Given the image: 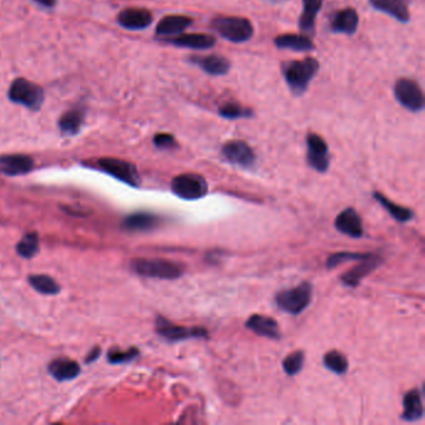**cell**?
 Segmentation results:
<instances>
[{
  "label": "cell",
  "instance_id": "1",
  "mask_svg": "<svg viewBox=\"0 0 425 425\" xmlns=\"http://www.w3.org/2000/svg\"><path fill=\"white\" fill-rule=\"evenodd\" d=\"M130 267L139 276L159 279H177L185 273V266L170 259H135Z\"/></svg>",
  "mask_w": 425,
  "mask_h": 425
},
{
  "label": "cell",
  "instance_id": "2",
  "mask_svg": "<svg viewBox=\"0 0 425 425\" xmlns=\"http://www.w3.org/2000/svg\"><path fill=\"white\" fill-rule=\"evenodd\" d=\"M320 69V62L313 58L303 60H292L284 65V76L290 92L295 95H302L309 83L315 78Z\"/></svg>",
  "mask_w": 425,
  "mask_h": 425
},
{
  "label": "cell",
  "instance_id": "3",
  "mask_svg": "<svg viewBox=\"0 0 425 425\" xmlns=\"http://www.w3.org/2000/svg\"><path fill=\"white\" fill-rule=\"evenodd\" d=\"M313 296V286L309 282H302L293 288L278 292L275 301L278 309L286 313L298 315L307 309Z\"/></svg>",
  "mask_w": 425,
  "mask_h": 425
},
{
  "label": "cell",
  "instance_id": "4",
  "mask_svg": "<svg viewBox=\"0 0 425 425\" xmlns=\"http://www.w3.org/2000/svg\"><path fill=\"white\" fill-rule=\"evenodd\" d=\"M214 31L232 43H245L253 35V25L248 19L217 17L212 20Z\"/></svg>",
  "mask_w": 425,
  "mask_h": 425
},
{
  "label": "cell",
  "instance_id": "5",
  "mask_svg": "<svg viewBox=\"0 0 425 425\" xmlns=\"http://www.w3.org/2000/svg\"><path fill=\"white\" fill-rule=\"evenodd\" d=\"M155 331L168 343H177L187 339L207 338L209 331L204 327H184L175 324L162 315L156 317Z\"/></svg>",
  "mask_w": 425,
  "mask_h": 425
},
{
  "label": "cell",
  "instance_id": "6",
  "mask_svg": "<svg viewBox=\"0 0 425 425\" xmlns=\"http://www.w3.org/2000/svg\"><path fill=\"white\" fill-rule=\"evenodd\" d=\"M9 99L15 104L37 111L43 105V89L31 81L17 79L9 89Z\"/></svg>",
  "mask_w": 425,
  "mask_h": 425
},
{
  "label": "cell",
  "instance_id": "7",
  "mask_svg": "<svg viewBox=\"0 0 425 425\" xmlns=\"http://www.w3.org/2000/svg\"><path fill=\"white\" fill-rule=\"evenodd\" d=\"M171 190L177 198L186 201H195L206 196L209 186L202 176L195 173H184L173 180Z\"/></svg>",
  "mask_w": 425,
  "mask_h": 425
},
{
  "label": "cell",
  "instance_id": "8",
  "mask_svg": "<svg viewBox=\"0 0 425 425\" xmlns=\"http://www.w3.org/2000/svg\"><path fill=\"white\" fill-rule=\"evenodd\" d=\"M98 166L101 171L109 173L112 177L121 181L126 185L139 187L141 185V179L134 164L125 160L106 157L98 161Z\"/></svg>",
  "mask_w": 425,
  "mask_h": 425
},
{
  "label": "cell",
  "instance_id": "9",
  "mask_svg": "<svg viewBox=\"0 0 425 425\" xmlns=\"http://www.w3.org/2000/svg\"><path fill=\"white\" fill-rule=\"evenodd\" d=\"M394 96L401 106L412 112L424 109V95L417 81L399 79L395 84Z\"/></svg>",
  "mask_w": 425,
  "mask_h": 425
},
{
  "label": "cell",
  "instance_id": "10",
  "mask_svg": "<svg viewBox=\"0 0 425 425\" xmlns=\"http://www.w3.org/2000/svg\"><path fill=\"white\" fill-rule=\"evenodd\" d=\"M307 162L309 166L317 173H324L328 171L331 156L327 142L317 134L307 136Z\"/></svg>",
  "mask_w": 425,
  "mask_h": 425
},
{
  "label": "cell",
  "instance_id": "11",
  "mask_svg": "<svg viewBox=\"0 0 425 425\" xmlns=\"http://www.w3.org/2000/svg\"><path fill=\"white\" fill-rule=\"evenodd\" d=\"M221 154L225 160L236 166L248 168L252 167L256 162V155L252 148L247 142L241 140L226 142L222 146Z\"/></svg>",
  "mask_w": 425,
  "mask_h": 425
},
{
  "label": "cell",
  "instance_id": "12",
  "mask_svg": "<svg viewBox=\"0 0 425 425\" xmlns=\"http://www.w3.org/2000/svg\"><path fill=\"white\" fill-rule=\"evenodd\" d=\"M383 259L376 256V253H370L367 259L359 261V265L354 266L349 271L340 276V282L347 287H357L363 278L367 277L372 272L376 271L382 265Z\"/></svg>",
  "mask_w": 425,
  "mask_h": 425
},
{
  "label": "cell",
  "instance_id": "13",
  "mask_svg": "<svg viewBox=\"0 0 425 425\" xmlns=\"http://www.w3.org/2000/svg\"><path fill=\"white\" fill-rule=\"evenodd\" d=\"M334 226L340 234L349 236L352 238H361L364 234L362 218L357 211L352 207L345 209L337 216Z\"/></svg>",
  "mask_w": 425,
  "mask_h": 425
},
{
  "label": "cell",
  "instance_id": "14",
  "mask_svg": "<svg viewBox=\"0 0 425 425\" xmlns=\"http://www.w3.org/2000/svg\"><path fill=\"white\" fill-rule=\"evenodd\" d=\"M34 160L28 155H3L0 156V173L6 176H19L31 173Z\"/></svg>",
  "mask_w": 425,
  "mask_h": 425
},
{
  "label": "cell",
  "instance_id": "15",
  "mask_svg": "<svg viewBox=\"0 0 425 425\" xmlns=\"http://www.w3.org/2000/svg\"><path fill=\"white\" fill-rule=\"evenodd\" d=\"M119 24L129 31H142L153 23V14L146 9L130 8L125 9L117 17Z\"/></svg>",
  "mask_w": 425,
  "mask_h": 425
},
{
  "label": "cell",
  "instance_id": "16",
  "mask_svg": "<svg viewBox=\"0 0 425 425\" xmlns=\"http://www.w3.org/2000/svg\"><path fill=\"white\" fill-rule=\"evenodd\" d=\"M161 218L151 212H136L125 217L123 228L129 232H148L159 227Z\"/></svg>",
  "mask_w": 425,
  "mask_h": 425
},
{
  "label": "cell",
  "instance_id": "17",
  "mask_svg": "<svg viewBox=\"0 0 425 425\" xmlns=\"http://www.w3.org/2000/svg\"><path fill=\"white\" fill-rule=\"evenodd\" d=\"M245 326L247 329L252 331L253 333L259 334L261 337L270 339L281 338V331H279L277 320H273L271 317L252 315L247 320Z\"/></svg>",
  "mask_w": 425,
  "mask_h": 425
},
{
  "label": "cell",
  "instance_id": "18",
  "mask_svg": "<svg viewBox=\"0 0 425 425\" xmlns=\"http://www.w3.org/2000/svg\"><path fill=\"white\" fill-rule=\"evenodd\" d=\"M80 365L69 358H56L48 365V372L58 382H68L80 374Z\"/></svg>",
  "mask_w": 425,
  "mask_h": 425
},
{
  "label": "cell",
  "instance_id": "19",
  "mask_svg": "<svg viewBox=\"0 0 425 425\" xmlns=\"http://www.w3.org/2000/svg\"><path fill=\"white\" fill-rule=\"evenodd\" d=\"M424 415V407L422 401V392L414 388L407 392L403 397V413L401 419L408 423H414L422 419Z\"/></svg>",
  "mask_w": 425,
  "mask_h": 425
},
{
  "label": "cell",
  "instance_id": "20",
  "mask_svg": "<svg viewBox=\"0 0 425 425\" xmlns=\"http://www.w3.org/2000/svg\"><path fill=\"white\" fill-rule=\"evenodd\" d=\"M358 24H359V17H358L357 10L352 8H347V9L339 10L333 15L332 20H331V29L334 33L352 35L357 31Z\"/></svg>",
  "mask_w": 425,
  "mask_h": 425
},
{
  "label": "cell",
  "instance_id": "21",
  "mask_svg": "<svg viewBox=\"0 0 425 425\" xmlns=\"http://www.w3.org/2000/svg\"><path fill=\"white\" fill-rule=\"evenodd\" d=\"M168 43L189 49H211L216 44V39L209 34H179L177 37H168Z\"/></svg>",
  "mask_w": 425,
  "mask_h": 425
},
{
  "label": "cell",
  "instance_id": "22",
  "mask_svg": "<svg viewBox=\"0 0 425 425\" xmlns=\"http://www.w3.org/2000/svg\"><path fill=\"white\" fill-rule=\"evenodd\" d=\"M191 24L192 19L185 15H168L161 19L156 28V34L160 37H176Z\"/></svg>",
  "mask_w": 425,
  "mask_h": 425
},
{
  "label": "cell",
  "instance_id": "23",
  "mask_svg": "<svg viewBox=\"0 0 425 425\" xmlns=\"http://www.w3.org/2000/svg\"><path fill=\"white\" fill-rule=\"evenodd\" d=\"M190 62L202 69L205 73L214 76L226 75L231 68L227 59L220 55L191 56Z\"/></svg>",
  "mask_w": 425,
  "mask_h": 425
},
{
  "label": "cell",
  "instance_id": "24",
  "mask_svg": "<svg viewBox=\"0 0 425 425\" xmlns=\"http://www.w3.org/2000/svg\"><path fill=\"white\" fill-rule=\"evenodd\" d=\"M370 4L376 10L388 14L390 17L399 20L401 23L409 21V9L407 0H370Z\"/></svg>",
  "mask_w": 425,
  "mask_h": 425
},
{
  "label": "cell",
  "instance_id": "25",
  "mask_svg": "<svg viewBox=\"0 0 425 425\" xmlns=\"http://www.w3.org/2000/svg\"><path fill=\"white\" fill-rule=\"evenodd\" d=\"M302 4L300 28L306 35H312L315 33V18L322 8L323 0H302Z\"/></svg>",
  "mask_w": 425,
  "mask_h": 425
},
{
  "label": "cell",
  "instance_id": "26",
  "mask_svg": "<svg viewBox=\"0 0 425 425\" xmlns=\"http://www.w3.org/2000/svg\"><path fill=\"white\" fill-rule=\"evenodd\" d=\"M275 44L281 49H290L295 51H309L315 45L307 35L298 34H284L275 39Z\"/></svg>",
  "mask_w": 425,
  "mask_h": 425
},
{
  "label": "cell",
  "instance_id": "27",
  "mask_svg": "<svg viewBox=\"0 0 425 425\" xmlns=\"http://www.w3.org/2000/svg\"><path fill=\"white\" fill-rule=\"evenodd\" d=\"M373 196H374V198H376L379 204L382 205L383 209L388 211L389 215L392 216L397 221L404 223V222L410 221L413 218V211L392 202L389 198H385L381 192H373Z\"/></svg>",
  "mask_w": 425,
  "mask_h": 425
},
{
  "label": "cell",
  "instance_id": "28",
  "mask_svg": "<svg viewBox=\"0 0 425 425\" xmlns=\"http://www.w3.org/2000/svg\"><path fill=\"white\" fill-rule=\"evenodd\" d=\"M28 282L31 286V288L48 296H55L60 292V286L56 282L54 278L49 277L46 275H31L28 277Z\"/></svg>",
  "mask_w": 425,
  "mask_h": 425
},
{
  "label": "cell",
  "instance_id": "29",
  "mask_svg": "<svg viewBox=\"0 0 425 425\" xmlns=\"http://www.w3.org/2000/svg\"><path fill=\"white\" fill-rule=\"evenodd\" d=\"M323 364L327 370H331L337 376H343L348 372V359L343 353L339 351H331L324 354L323 357Z\"/></svg>",
  "mask_w": 425,
  "mask_h": 425
},
{
  "label": "cell",
  "instance_id": "30",
  "mask_svg": "<svg viewBox=\"0 0 425 425\" xmlns=\"http://www.w3.org/2000/svg\"><path fill=\"white\" fill-rule=\"evenodd\" d=\"M17 253L23 259H33L39 252V234L37 232L25 234L17 243Z\"/></svg>",
  "mask_w": 425,
  "mask_h": 425
},
{
  "label": "cell",
  "instance_id": "31",
  "mask_svg": "<svg viewBox=\"0 0 425 425\" xmlns=\"http://www.w3.org/2000/svg\"><path fill=\"white\" fill-rule=\"evenodd\" d=\"M83 112L80 110H70L64 114L59 120V128L65 135H75L80 131L83 123Z\"/></svg>",
  "mask_w": 425,
  "mask_h": 425
},
{
  "label": "cell",
  "instance_id": "32",
  "mask_svg": "<svg viewBox=\"0 0 425 425\" xmlns=\"http://www.w3.org/2000/svg\"><path fill=\"white\" fill-rule=\"evenodd\" d=\"M304 353L302 351L292 352L282 362V368L287 376H297L303 370Z\"/></svg>",
  "mask_w": 425,
  "mask_h": 425
},
{
  "label": "cell",
  "instance_id": "33",
  "mask_svg": "<svg viewBox=\"0 0 425 425\" xmlns=\"http://www.w3.org/2000/svg\"><path fill=\"white\" fill-rule=\"evenodd\" d=\"M218 114L228 120L243 119V117L253 116V111L241 106L237 103H226L218 109Z\"/></svg>",
  "mask_w": 425,
  "mask_h": 425
},
{
  "label": "cell",
  "instance_id": "34",
  "mask_svg": "<svg viewBox=\"0 0 425 425\" xmlns=\"http://www.w3.org/2000/svg\"><path fill=\"white\" fill-rule=\"evenodd\" d=\"M370 256V253L361 252H338L331 254L327 259L326 266L328 270H332L337 266L342 263H347L351 261H361V259H367Z\"/></svg>",
  "mask_w": 425,
  "mask_h": 425
},
{
  "label": "cell",
  "instance_id": "35",
  "mask_svg": "<svg viewBox=\"0 0 425 425\" xmlns=\"http://www.w3.org/2000/svg\"><path fill=\"white\" fill-rule=\"evenodd\" d=\"M140 356V351L131 347L126 351H120V349H110L107 353V361L111 364H125L132 362L134 359Z\"/></svg>",
  "mask_w": 425,
  "mask_h": 425
},
{
  "label": "cell",
  "instance_id": "36",
  "mask_svg": "<svg viewBox=\"0 0 425 425\" xmlns=\"http://www.w3.org/2000/svg\"><path fill=\"white\" fill-rule=\"evenodd\" d=\"M155 146L160 150H170L177 146L175 137L170 134H157L154 137Z\"/></svg>",
  "mask_w": 425,
  "mask_h": 425
},
{
  "label": "cell",
  "instance_id": "37",
  "mask_svg": "<svg viewBox=\"0 0 425 425\" xmlns=\"http://www.w3.org/2000/svg\"><path fill=\"white\" fill-rule=\"evenodd\" d=\"M100 356H101V348H100V347H95V348H93L92 352L87 354V358H85V363H93Z\"/></svg>",
  "mask_w": 425,
  "mask_h": 425
},
{
  "label": "cell",
  "instance_id": "38",
  "mask_svg": "<svg viewBox=\"0 0 425 425\" xmlns=\"http://www.w3.org/2000/svg\"><path fill=\"white\" fill-rule=\"evenodd\" d=\"M37 3H39L40 6H46V8H51V6H55L56 0H35Z\"/></svg>",
  "mask_w": 425,
  "mask_h": 425
},
{
  "label": "cell",
  "instance_id": "39",
  "mask_svg": "<svg viewBox=\"0 0 425 425\" xmlns=\"http://www.w3.org/2000/svg\"><path fill=\"white\" fill-rule=\"evenodd\" d=\"M275 1H276V0H275Z\"/></svg>",
  "mask_w": 425,
  "mask_h": 425
}]
</instances>
